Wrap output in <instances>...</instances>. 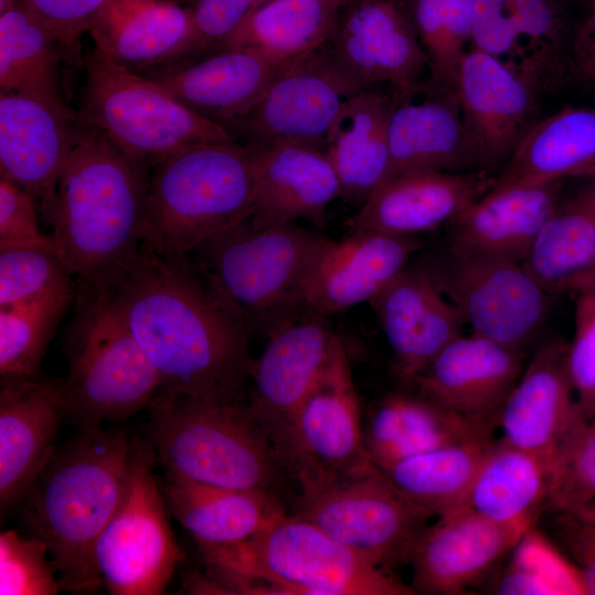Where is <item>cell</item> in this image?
Masks as SVG:
<instances>
[{
	"label": "cell",
	"instance_id": "cell-1",
	"mask_svg": "<svg viewBox=\"0 0 595 595\" xmlns=\"http://www.w3.org/2000/svg\"><path fill=\"white\" fill-rule=\"evenodd\" d=\"M161 390L219 401L242 400L252 360L249 331L210 288L190 255L141 246L109 288Z\"/></svg>",
	"mask_w": 595,
	"mask_h": 595
},
{
	"label": "cell",
	"instance_id": "cell-2",
	"mask_svg": "<svg viewBox=\"0 0 595 595\" xmlns=\"http://www.w3.org/2000/svg\"><path fill=\"white\" fill-rule=\"evenodd\" d=\"M147 166L88 128L43 207L61 259L80 282L111 288L137 258L148 190Z\"/></svg>",
	"mask_w": 595,
	"mask_h": 595
},
{
	"label": "cell",
	"instance_id": "cell-3",
	"mask_svg": "<svg viewBox=\"0 0 595 595\" xmlns=\"http://www.w3.org/2000/svg\"><path fill=\"white\" fill-rule=\"evenodd\" d=\"M131 447L120 430L80 428L56 446L19 504L28 532L46 543L63 591L104 586L95 548L123 497Z\"/></svg>",
	"mask_w": 595,
	"mask_h": 595
},
{
	"label": "cell",
	"instance_id": "cell-4",
	"mask_svg": "<svg viewBox=\"0 0 595 595\" xmlns=\"http://www.w3.org/2000/svg\"><path fill=\"white\" fill-rule=\"evenodd\" d=\"M198 548L213 594H415L392 572L291 512L239 542Z\"/></svg>",
	"mask_w": 595,
	"mask_h": 595
},
{
	"label": "cell",
	"instance_id": "cell-5",
	"mask_svg": "<svg viewBox=\"0 0 595 595\" xmlns=\"http://www.w3.org/2000/svg\"><path fill=\"white\" fill-rule=\"evenodd\" d=\"M151 166L141 246L155 253L190 255L253 214L255 156L249 145L191 144Z\"/></svg>",
	"mask_w": 595,
	"mask_h": 595
},
{
	"label": "cell",
	"instance_id": "cell-6",
	"mask_svg": "<svg viewBox=\"0 0 595 595\" xmlns=\"http://www.w3.org/2000/svg\"><path fill=\"white\" fill-rule=\"evenodd\" d=\"M147 440L166 472L232 489L280 493L286 476L242 400L219 401L160 390L148 407Z\"/></svg>",
	"mask_w": 595,
	"mask_h": 595
},
{
	"label": "cell",
	"instance_id": "cell-7",
	"mask_svg": "<svg viewBox=\"0 0 595 595\" xmlns=\"http://www.w3.org/2000/svg\"><path fill=\"white\" fill-rule=\"evenodd\" d=\"M325 238L295 221L252 217L196 247L193 262L249 333L270 332L301 303L303 282Z\"/></svg>",
	"mask_w": 595,
	"mask_h": 595
},
{
	"label": "cell",
	"instance_id": "cell-8",
	"mask_svg": "<svg viewBox=\"0 0 595 595\" xmlns=\"http://www.w3.org/2000/svg\"><path fill=\"white\" fill-rule=\"evenodd\" d=\"M67 328L68 372L62 380L67 416L80 428L126 420L148 408L160 377L136 340L109 288L78 281Z\"/></svg>",
	"mask_w": 595,
	"mask_h": 595
},
{
	"label": "cell",
	"instance_id": "cell-9",
	"mask_svg": "<svg viewBox=\"0 0 595 595\" xmlns=\"http://www.w3.org/2000/svg\"><path fill=\"white\" fill-rule=\"evenodd\" d=\"M83 67L82 120L147 167L186 145L236 141L224 125L193 111L154 78L115 63L96 47L86 53Z\"/></svg>",
	"mask_w": 595,
	"mask_h": 595
},
{
	"label": "cell",
	"instance_id": "cell-10",
	"mask_svg": "<svg viewBox=\"0 0 595 595\" xmlns=\"http://www.w3.org/2000/svg\"><path fill=\"white\" fill-rule=\"evenodd\" d=\"M288 477L306 495L377 472L364 445L358 393L342 335L275 447Z\"/></svg>",
	"mask_w": 595,
	"mask_h": 595
},
{
	"label": "cell",
	"instance_id": "cell-11",
	"mask_svg": "<svg viewBox=\"0 0 595 595\" xmlns=\"http://www.w3.org/2000/svg\"><path fill=\"white\" fill-rule=\"evenodd\" d=\"M156 461L147 439L132 440L123 497L95 548L97 571L111 595L164 593L185 558L153 473Z\"/></svg>",
	"mask_w": 595,
	"mask_h": 595
},
{
	"label": "cell",
	"instance_id": "cell-12",
	"mask_svg": "<svg viewBox=\"0 0 595 595\" xmlns=\"http://www.w3.org/2000/svg\"><path fill=\"white\" fill-rule=\"evenodd\" d=\"M291 513L390 572L409 563L413 545L431 518L399 493L380 469L298 495Z\"/></svg>",
	"mask_w": 595,
	"mask_h": 595
},
{
	"label": "cell",
	"instance_id": "cell-13",
	"mask_svg": "<svg viewBox=\"0 0 595 595\" xmlns=\"http://www.w3.org/2000/svg\"><path fill=\"white\" fill-rule=\"evenodd\" d=\"M461 311L472 333L523 351L542 329L549 293L522 262L491 256L457 257L424 264Z\"/></svg>",
	"mask_w": 595,
	"mask_h": 595
},
{
	"label": "cell",
	"instance_id": "cell-14",
	"mask_svg": "<svg viewBox=\"0 0 595 595\" xmlns=\"http://www.w3.org/2000/svg\"><path fill=\"white\" fill-rule=\"evenodd\" d=\"M364 88L324 45L288 65L246 116L224 126L246 145L302 141L324 148L335 118Z\"/></svg>",
	"mask_w": 595,
	"mask_h": 595
},
{
	"label": "cell",
	"instance_id": "cell-15",
	"mask_svg": "<svg viewBox=\"0 0 595 595\" xmlns=\"http://www.w3.org/2000/svg\"><path fill=\"white\" fill-rule=\"evenodd\" d=\"M575 28L565 0H475L473 47L553 94L571 78Z\"/></svg>",
	"mask_w": 595,
	"mask_h": 595
},
{
	"label": "cell",
	"instance_id": "cell-16",
	"mask_svg": "<svg viewBox=\"0 0 595 595\" xmlns=\"http://www.w3.org/2000/svg\"><path fill=\"white\" fill-rule=\"evenodd\" d=\"M533 523H500L464 506L420 532L409 563L415 594L457 595L489 576Z\"/></svg>",
	"mask_w": 595,
	"mask_h": 595
},
{
	"label": "cell",
	"instance_id": "cell-17",
	"mask_svg": "<svg viewBox=\"0 0 595 595\" xmlns=\"http://www.w3.org/2000/svg\"><path fill=\"white\" fill-rule=\"evenodd\" d=\"M270 333L262 354L252 363L253 388L247 408L275 450L320 375L335 333L325 315L309 307Z\"/></svg>",
	"mask_w": 595,
	"mask_h": 595
},
{
	"label": "cell",
	"instance_id": "cell-18",
	"mask_svg": "<svg viewBox=\"0 0 595 595\" xmlns=\"http://www.w3.org/2000/svg\"><path fill=\"white\" fill-rule=\"evenodd\" d=\"M88 128L69 105L0 94V177L29 193L42 210Z\"/></svg>",
	"mask_w": 595,
	"mask_h": 595
},
{
	"label": "cell",
	"instance_id": "cell-19",
	"mask_svg": "<svg viewBox=\"0 0 595 595\" xmlns=\"http://www.w3.org/2000/svg\"><path fill=\"white\" fill-rule=\"evenodd\" d=\"M329 42L338 62L366 87L383 83L407 93L428 71L408 6L400 0L345 4Z\"/></svg>",
	"mask_w": 595,
	"mask_h": 595
},
{
	"label": "cell",
	"instance_id": "cell-20",
	"mask_svg": "<svg viewBox=\"0 0 595 595\" xmlns=\"http://www.w3.org/2000/svg\"><path fill=\"white\" fill-rule=\"evenodd\" d=\"M456 97L480 170L504 169L538 121L540 95L499 61L472 47L461 65Z\"/></svg>",
	"mask_w": 595,
	"mask_h": 595
},
{
	"label": "cell",
	"instance_id": "cell-21",
	"mask_svg": "<svg viewBox=\"0 0 595 595\" xmlns=\"http://www.w3.org/2000/svg\"><path fill=\"white\" fill-rule=\"evenodd\" d=\"M523 370V351L464 334L448 343L412 381L421 396L490 434Z\"/></svg>",
	"mask_w": 595,
	"mask_h": 595
},
{
	"label": "cell",
	"instance_id": "cell-22",
	"mask_svg": "<svg viewBox=\"0 0 595 595\" xmlns=\"http://www.w3.org/2000/svg\"><path fill=\"white\" fill-rule=\"evenodd\" d=\"M445 296L424 264L405 266L369 302L404 382L411 385L448 343L463 335L464 317Z\"/></svg>",
	"mask_w": 595,
	"mask_h": 595
},
{
	"label": "cell",
	"instance_id": "cell-23",
	"mask_svg": "<svg viewBox=\"0 0 595 595\" xmlns=\"http://www.w3.org/2000/svg\"><path fill=\"white\" fill-rule=\"evenodd\" d=\"M419 248L413 236L374 230L328 239L303 282L302 306L328 316L370 302Z\"/></svg>",
	"mask_w": 595,
	"mask_h": 595
},
{
	"label": "cell",
	"instance_id": "cell-24",
	"mask_svg": "<svg viewBox=\"0 0 595 595\" xmlns=\"http://www.w3.org/2000/svg\"><path fill=\"white\" fill-rule=\"evenodd\" d=\"M567 344L543 342L504 402L497 426L501 440L553 463L565 440L584 419L566 363Z\"/></svg>",
	"mask_w": 595,
	"mask_h": 595
},
{
	"label": "cell",
	"instance_id": "cell-25",
	"mask_svg": "<svg viewBox=\"0 0 595 595\" xmlns=\"http://www.w3.org/2000/svg\"><path fill=\"white\" fill-rule=\"evenodd\" d=\"M67 416L62 380L40 375L1 381L0 510L18 506L56 448Z\"/></svg>",
	"mask_w": 595,
	"mask_h": 595
},
{
	"label": "cell",
	"instance_id": "cell-26",
	"mask_svg": "<svg viewBox=\"0 0 595 595\" xmlns=\"http://www.w3.org/2000/svg\"><path fill=\"white\" fill-rule=\"evenodd\" d=\"M389 151L387 181L420 171L480 170L456 94L430 82L398 93L389 119Z\"/></svg>",
	"mask_w": 595,
	"mask_h": 595
},
{
	"label": "cell",
	"instance_id": "cell-27",
	"mask_svg": "<svg viewBox=\"0 0 595 595\" xmlns=\"http://www.w3.org/2000/svg\"><path fill=\"white\" fill-rule=\"evenodd\" d=\"M497 177L468 172L420 171L381 184L347 220L349 232L374 230L413 236L446 225L484 196Z\"/></svg>",
	"mask_w": 595,
	"mask_h": 595
},
{
	"label": "cell",
	"instance_id": "cell-28",
	"mask_svg": "<svg viewBox=\"0 0 595 595\" xmlns=\"http://www.w3.org/2000/svg\"><path fill=\"white\" fill-rule=\"evenodd\" d=\"M88 33L108 58L147 76L192 60V19L176 0H106Z\"/></svg>",
	"mask_w": 595,
	"mask_h": 595
},
{
	"label": "cell",
	"instance_id": "cell-29",
	"mask_svg": "<svg viewBox=\"0 0 595 595\" xmlns=\"http://www.w3.org/2000/svg\"><path fill=\"white\" fill-rule=\"evenodd\" d=\"M564 181L493 186L447 224L453 256H491L522 262L562 201Z\"/></svg>",
	"mask_w": 595,
	"mask_h": 595
},
{
	"label": "cell",
	"instance_id": "cell-30",
	"mask_svg": "<svg viewBox=\"0 0 595 595\" xmlns=\"http://www.w3.org/2000/svg\"><path fill=\"white\" fill-rule=\"evenodd\" d=\"M256 195L252 218L323 226L328 205L342 197L337 174L323 147L277 141L252 147Z\"/></svg>",
	"mask_w": 595,
	"mask_h": 595
},
{
	"label": "cell",
	"instance_id": "cell-31",
	"mask_svg": "<svg viewBox=\"0 0 595 595\" xmlns=\"http://www.w3.org/2000/svg\"><path fill=\"white\" fill-rule=\"evenodd\" d=\"M290 64L247 48H223L150 77L193 111L226 125L246 116Z\"/></svg>",
	"mask_w": 595,
	"mask_h": 595
},
{
	"label": "cell",
	"instance_id": "cell-32",
	"mask_svg": "<svg viewBox=\"0 0 595 595\" xmlns=\"http://www.w3.org/2000/svg\"><path fill=\"white\" fill-rule=\"evenodd\" d=\"M160 486L171 516L198 547L239 542L289 513L274 490L216 487L170 472Z\"/></svg>",
	"mask_w": 595,
	"mask_h": 595
},
{
	"label": "cell",
	"instance_id": "cell-33",
	"mask_svg": "<svg viewBox=\"0 0 595 595\" xmlns=\"http://www.w3.org/2000/svg\"><path fill=\"white\" fill-rule=\"evenodd\" d=\"M398 93L366 87L344 105L325 138L342 197L360 205L387 181L389 119Z\"/></svg>",
	"mask_w": 595,
	"mask_h": 595
},
{
	"label": "cell",
	"instance_id": "cell-34",
	"mask_svg": "<svg viewBox=\"0 0 595 595\" xmlns=\"http://www.w3.org/2000/svg\"><path fill=\"white\" fill-rule=\"evenodd\" d=\"M80 51L23 1L0 12V94L68 105L64 67L83 66Z\"/></svg>",
	"mask_w": 595,
	"mask_h": 595
},
{
	"label": "cell",
	"instance_id": "cell-35",
	"mask_svg": "<svg viewBox=\"0 0 595 595\" xmlns=\"http://www.w3.org/2000/svg\"><path fill=\"white\" fill-rule=\"evenodd\" d=\"M479 436L491 435L418 392L385 397L363 421L365 450L379 469L408 457Z\"/></svg>",
	"mask_w": 595,
	"mask_h": 595
},
{
	"label": "cell",
	"instance_id": "cell-36",
	"mask_svg": "<svg viewBox=\"0 0 595 595\" xmlns=\"http://www.w3.org/2000/svg\"><path fill=\"white\" fill-rule=\"evenodd\" d=\"M595 177V108L565 107L538 120L522 138L494 186Z\"/></svg>",
	"mask_w": 595,
	"mask_h": 595
},
{
	"label": "cell",
	"instance_id": "cell-37",
	"mask_svg": "<svg viewBox=\"0 0 595 595\" xmlns=\"http://www.w3.org/2000/svg\"><path fill=\"white\" fill-rule=\"evenodd\" d=\"M552 462L494 441L468 494L466 507L500 523H534L548 505Z\"/></svg>",
	"mask_w": 595,
	"mask_h": 595
},
{
	"label": "cell",
	"instance_id": "cell-38",
	"mask_svg": "<svg viewBox=\"0 0 595 595\" xmlns=\"http://www.w3.org/2000/svg\"><path fill=\"white\" fill-rule=\"evenodd\" d=\"M342 8L333 0H263L215 51L247 48L292 63L332 40Z\"/></svg>",
	"mask_w": 595,
	"mask_h": 595
},
{
	"label": "cell",
	"instance_id": "cell-39",
	"mask_svg": "<svg viewBox=\"0 0 595 595\" xmlns=\"http://www.w3.org/2000/svg\"><path fill=\"white\" fill-rule=\"evenodd\" d=\"M522 264L549 294L570 292L595 267V177L562 198Z\"/></svg>",
	"mask_w": 595,
	"mask_h": 595
},
{
	"label": "cell",
	"instance_id": "cell-40",
	"mask_svg": "<svg viewBox=\"0 0 595 595\" xmlns=\"http://www.w3.org/2000/svg\"><path fill=\"white\" fill-rule=\"evenodd\" d=\"M494 441L479 436L445 445L380 470L411 504L431 518L441 517L465 506Z\"/></svg>",
	"mask_w": 595,
	"mask_h": 595
},
{
	"label": "cell",
	"instance_id": "cell-41",
	"mask_svg": "<svg viewBox=\"0 0 595 595\" xmlns=\"http://www.w3.org/2000/svg\"><path fill=\"white\" fill-rule=\"evenodd\" d=\"M75 291L71 278L32 299L0 307L1 381L40 375L43 356Z\"/></svg>",
	"mask_w": 595,
	"mask_h": 595
},
{
	"label": "cell",
	"instance_id": "cell-42",
	"mask_svg": "<svg viewBox=\"0 0 595 595\" xmlns=\"http://www.w3.org/2000/svg\"><path fill=\"white\" fill-rule=\"evenodd\" d=\"M408 10L428 58L429 82L456 94L473 47L475 0H411Z\"/></svg>",
	"mask_w": 595,
	"mask_h": 595
},
{
	"label": "cell",
	"instance_id": "cell-43",
	"mask_svg": "<svg viewBox=\"0 0 595 595\" xmlns=\"http://www.w3.org/2000/svg\"><path fill=\"white\" fill-rule=\"evenodd\" d=\"M510 553L506 569L516 594H586L578 565L569 561L533 526L522 534Z\"/></svg>",
	"mask_w": 595,
	"mask_h": 595
},
{
	"label": "cell",
	"instance_id": "cell-44",
	"mask_svg": "<svg viewBox=\"0 0 595 595\" xmlns=\"http://www.w3.org/2000/svg\"><path fill=\"white\" fill-rule=\"evenodd\" d=\"M595 498V419H583L558 451L548 506L571 513Z\"/></svg>",
	"mask_w": 595,
	"mask_h": 595
},
{
	"label": "cell",
	"instance_id": "cell-45",
	"mask_svg": "<svg viewBox=\"0 0 595 595\" xmlns=\"http://www.w3.org/2000/svg\"><path fill=\"white\" fill-rule=\"evenodd\" d=\"M61 591L43 540L14 529L0 533V595H56Z\"/></svg>",
	"mask_w": 595,
	"mask_h": 595
},
{
	"label": "cell",
	"instance_id": "cell-46",
	"mask_svg": "<svg viewBox=\"0 0 595 595\" xmlns=\"http://www.w3.org/2000/svg\"><path fill=\"white\" fill-rule=\"evenodd\" d=\"M72 277L55 247L0 250V307L32 299Z\"/></svg>",
	"mask_w": 595,
	"mask_h": 595
},
{
	"label": "cell",
	"instance_id": "cell-47",
	"mask_svg": "<svg viewBox=\"0 0 595 595\" xmlns=\"http://www.w3.org/2000/svg\"><path fill=\"white\" fill-rule=\"evenodd\" d=\"M575 329L566 363L574 393L585 420L595 419V300L575 295Z\"/></svg>",
	"mask_w": 595,
	"mask_h": 595
},
{
	"label": "cell",
	"instance_id": "cell-48",
	"mask_svg": "<svg viewBox=\"0 0 595 595\" xmlns=\"http://www.w3.org/2000/svg\"><path fill=\"white\" fill-rule=\"evenodd\" d=\"M191 15L193 57L219 47L262 0H176ZM190 61V62H191Z\"/></svg>",
	"mask_w": 595,
	"mask_h": 595
},
{
	"label": "cell",
	"instance_id": "cell-49",
	"mask_svg": "<svg viewBox=\"0 0 595 595\" xmlns=\"http://www.w3.org/2000/svg\"><path fill=\"white\" fill-rule=\"evenodd\" d=\"M37 203L24 190L0 177V250L55 247L37 226Z\"/></svg>",
	"mask_w": 595,
	"mask_h": 595
},
{
	"label": "cell",
	"instance_id": "cell-50",
	"mask_svg": "<svg viewBox=\"0 0 595 595\" xmlns=\"http://www.w3.org/2000/svg\"><path fill=\"white\" fill-rule=\"evenodd\" d=\"M47 22L72 47L80 51L79 37L106 0H21Z\"/></svg>",
	"mask_w": 595,
	"mask_h": 595
},
{
	"label": "cell",
	"instance_id": "cell-51",
	"mask_svg": "<svg viewBox=\"0 0 595 595\" xmlns=\"http://www.w3.org/2000/svg\"><path fill=\"white\" fill-rule=\"evenodd\" d=\"M589 4V14L575 28L571 78L595 88V1Z\"/></svg>",
	"mask_w": 595,
	"mask_h": 595
},
{
	"label": "cell",
	"instance_id": "cell-52",
	"mask_svg": "<svg viewBox=\"0 0 595 595\" xmlns=\"http://www.w3.org/2000/svg\"><path fill=\"white\" fill-rule=\"evenodd\" d=\"M563 516L567 520L566 542L581 570L585 592L595 595V524L582 523Z\"/></svg>",
	"mask_w": 595,
	"mask_h": 595
},
{
	"label": "cell",
	"instance_id": "cell-53",
	"mask_svg": "<svg viewBox=\"0 0 595 595\" xmlns=\"http://www.w3.org/2000/svg\"><path fill=\"white\" fill-rule=\"evenodd\" d=\"M570 293L585 294L595 300V267L573 284Z\"/></svg>",
	"mask_w": 595,
	"mask_h": 595
},
{
	"label": "cell",
	"instance_id": "cell-54",
	"mask_svg": "<svg viewBox=\"0 0 595 595\" xmlns=\"http://www.w3.org/2000/svg\"><path fill=\"white\" fill-rule=\"evenodd\" d=\"M566 516L587 524H595V498Z\"/></svg>",
	"mask_w": 595,
	"mask_h": 595
},
{
	"label": "cell",
	"instance_id": "cell-55",
	"mask_svg": "<svg viewBox=\"0 0 595 595\" xmlns=\"http://www.w3.org/2000/svg\"><path fill=\"white\" fill-rule=\"evenodd\" d=\"M18 0H0V12L10 8Z\"/></svg>",
	"mask_w": 595,
	"mask_h": 595
},
{
	"label": "cell",
	"instance_id": "cell-56",
	"mask_svg": "<svg viewBox=\"0 0 595 595\" xmlns=\"http://www.w3.org/2000/svg\"><path fill=\"white\" fill-rule=\"evenodd\" d=\"M262 1H263V0H262ZM262 1H261V2H262ZM333 1H336V2L340 3V4L344 7L345 4L350 3V2H353V1H355V0H333ZM261 2H260V3H261Z\"/></svg>",
	"mask_w": 595,
	"mask_h": 595
},
{
	"label": "cell",
	"instance_id": "cell-57",
	"mask_svg": "<svg viewBox=\"0 0 595 595\" xmlns=\"http://www.w3.org/2000/svg\"><path fill=\"white\" fill-rule=\"evenodd\" d=\"M593 1H595V0H589V3L593 2Z\"/></svg>",
	"mask_w": 595,
	"mask_h": 595
}]
</instances>
